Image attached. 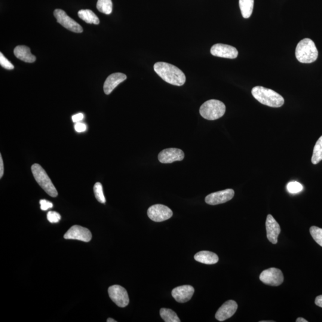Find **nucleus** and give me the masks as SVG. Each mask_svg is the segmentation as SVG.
Segmentation results:
<instances>
[{"instance_id": "11", "label": "nucleus", "mask_w": 322, "mask_h": 322, "mask_svg": "<svg viewBox=\"0 0 322 322\" xmlns=\"http://www.w3.org/2000/svg\"><path fill=\"white\" fill-rule=\"evenodd\" d=\"M64 238L88 242L91 241L92 235L88 229L80 226L75 225L71 227L64 234Z\"/></svg>"}, {"instance_id": "35", "label": "nucleus", "mask_w": 322, "mask_h": 322, "mask_svg": "<svg viewBox=\"0 0 322 322\" xmlns=\"http://www.w3.org/2000/svg\"><path fill=\"white\" fill-rule=\"evenodd\" d=\"M296 322H308V321L306 320L305 319L299 318L297 319Z\"/></svg>"}, {"instance_id": "29", "label": "nucleus", "mask_w": 322, "mask_h": 322, "mask_svg": "<svg viewBox=\"0 0 322 322\" xmlns=\"http://www.w3.org/2000/svg\"><path fill=\"white\" fill-rule=\"evenodd\" d=\"M60 219V215L55 211H49L47 214L48 222L51 223H57L59 222Z\"/></svg>"}, {"instance_id": "16", "label": "nucleus", "mask_w": 322, "mask_h": 322, "mask_svg": "<svg viewBox=\"0 0 322 322\" xmlns=\"http://www.w3.org/2000/svg\"><path fill=\"white\" fill-rule=\"evenodd\" d=\"M194 293V288L191 285H183V286L175 288L172 291L171 294L177 302L185 303L192 299Z\"/></svg>"}, {"instance_id": "19", "label": "nucleus", "mask_w": 322, "mask_h": 322, "mask_svg": "<svg viewBox=\"0 0 322 322\" xmlns=\"http://www.w3.org/2000/svg\"><path fill=\"white\" fill-rule=\"evenodd\" d=\"M194 259L199 263L205 265H214L219 262V257L216 254L210 251H202L195 254Z\"/></svg>"}, {"instance_id": "3", "label": "nucleus", "mask_w": 322, "mask_h": 322, "mask_svg": "<svg viewBox=\"0 0 322 322\" xmlns=\"http://www.w3.org/2000/svg\"><path fill=\"white\" fill-rule=\"evenodd\" d=\"M296 56L300 62L311 63L318 57V50L315 42L309 38H305L297 44Z\"/></svg>"}, {"instance_id": "4", "label": "nucleus", "mask_w": 322, "mask_h": 322, "mask_svg": "<svg viewBox=\"0 0 322 322\" xmlns=\"http://www.w3.org/2000/svg\"><path fill=\"white\" fill-rule=\"evenodd\" d=\"M226 106L220 100L211 99L207 101L199 109L201 115L208 120L213 121L222 118L225 115Z\"/></svg>"}, {"instance_id": "10", "label": "nucleus", "mask_w": 322, "mask_h": 322, "mask_svg": "<svg viewBox=\"0 0 322 322\" xmlns=\"http://www.w3.org/2000/svg\"><path fill=\"white\" fill-rule=\"evenodd\" d=\"M234 190L228 189L224 191L214 192L208 195L205 198V202L211 205H216L226 203L234 197Z\"/></svg>"}, {"instance_id": "34", "label": "nucleus", "mask_w": 322, "mask_h": 322, "mask_svg": "<svg viewBox=\"0 0 322 322\" xmlns=\"http://www.w3.org/2000/svg\"><path fill=\"white\" fill-rule=\"evenodd\" d=\"M315 304L317 306L322 308V295L319 296L316 298Z\"/></svg>"}, {"instance_id": "1", "label": "nucleus", "mask_w": 322, "mask_h": 322, "mask_svg": "<svg viewBox=\"0 0 322 322\" xmlns=\"http://www.w3.org/2000/svg\"><path fill=\"white\" fill-rule=\"evenodd\" d=\"M154 70L165 82L171 85L182 86L186 82V76L182 70L176 66L165 62L154 64Z\"/></svg>"}, {"instance_id": "20", "label": "nucleus", "mask_w": 322, "mask_h": 322, "mask_svg": "<svg viewBox=\"0 0 322 322\" xmlns=\"http://www.w3.org/2000/svg\"><path fill=\"white\" fill-rule=\"evenodd\" d=\"M254 0H239V4L242 16L245 19L250 17L253 13Z\"/></svg>"}, {"instance_id": "12", "label": "nucleus", "mask_w": 322, "mask_h": 322, "mask_svg": "<svg viewBox=\"0 0 322 322\" xmlns=\"http://www.w3.org/2000/svg\"><path fill=\"white\" fill-rule=\"evenodd\" d=\"M211 53L214 56L226 58V59H236L238 56V51L233 46L216 44L211 48Z\"/></svg>"}, {"instance_id": "32", "label": "nucleus", "mask_w": 322, "mask_h": 322, "mask_svg": "<svg viewBox=\"0 0 322 322\" xmlns=\"http://www.w3.org/2000/svg\"><path fill=\"white\" fill-rule=\"evenodd\" d=\"M84 115L82 113H79L72 116V121L76 123V122L82 121Z\"/></svg>"}, {"instance_id": "9", "label": "nucleus", "mask_w": 322, "mask_h": 322, "mask_svg": "<svg viewBox=\"0 0 322 322\" xmlns=\"http://www.w3.org/2000/svg\"><path fill=\"white\" fill-rule=\"evenodd\" d=\"M108 293L110 299L118 307L125 308L128 305L130 300L124 288L117 285H113L109 288Z\"/></svg>"}, {"instance_id": "15", "label": "nucleus", "mask_w": 322, "mask_h": 322, "mask_svg": "<svg viewBox=\"0 0 322 322\" xmlns=\"http://www.w3.org/2000/svg\"><path fill=\"white\" fill-rule=\"evenodd\" d=\"M238 305L234 300H229L224 303L218 310L216 314V320L223 322L231 318L234 315L238 309Z\"/></svg>"}, {"instance_id": "33", "label": "nucleus", "mask_w": 322, "mask_h": 322, "mask_svg": "<svg viewBox=\"0 0 322 322\" xmlns=\"http://www.w3.org/2000/svg\"><path fill=\"white\" fill-rule=\"evenodd\" d=\"M3 175H4V164H3L2 156L0 155V178L1 179Z\"/></svg>"}, {"instance_id": "22", "label": "nucleus", "mask_w": 322, "mask_h": 322, "mask_svg": "<svg viewBox=\"0 0 322 322\" xmlns=\"http://www.w3.org/2000/svg\"><path fill=\"white\" fill-rule=\"evenodd\" d=\"M322 160V136L318 139L314 147L312 158L313 164L317 165Z\"/></svg>"}, {"instance_id": "21", "label": "nucleus", "mask_w": 322, "mask_h": 322, "mask_svg": "<svg viewBox=\"0 0 322 322\" xmlns=\"http://www.w3.org/2000/svg\"><path fill=\"white\" fill-rule=\"evenodd\" d=\"M78 14L79 17L85 21L86 23L94 24H99L100 23L99 18L93 11L88 10V9L79 10Z\"/></svg>"}, {"instance_id": "7", "label": "nucleus", "mask_w": 322, "mask_h": 322, "mask_svg": "<svg viewBox=\"0 0 322 322\" xmlns=\"http://www.w3.org/2000/svg\"><path fill=\"white\" fill-rule=\"evenodd\" d=\"M260 279L264 284L278 287L283 283L284 278L280 269L272 268L262 272Z\"/></svg>"}, {"instance_id": "25", "label": "nucleus", "mask_w": 322, "mask_h": 322, "mask_svg": "<svg viewBox=\"0 0 322 322\" xmlns=\"http://www.w3.org/2000/svg\"><path fill=\"white\" fill-rule=\"evenodd\" d=\"M94 192L95 197H96L98 202H99L100 203L102 204L106 203V199L105 196H104L102 184L99 182H97L95 184L94 186Z\"/></svg>"}, {"instance_id": "24", "label": "nucleus", "mask_w": 322, "mask_h": 322, "mask_svg": "<svg viewBox=\"0 0 322 322\" xmlns=\"http://www.w3.org/2000/svg\"><path fill=\"white\" fill-rule=\"evenodd\" d=\"M112 0H98L97 8L101 13L110 14L112 11Z\"/></svg>"}, {"instance_id": "31", "label": "nucleus", "mask_w": 322, "mask_h": 322, "mask_svg": "<svg viewBox=\"0 0 322 322\" xmlns=\"http://www.w3.org/2000/svg\"><path fill=\"white\" fill-rule=\"evenodd\" d=\"M87 129V126L84 123H81V122H76L75 125V130L78 133H82L84 132Z\"/></svg>"}, {"instance_id": "28", "label": "nucleus", "mask_w": 322, "mask_h": 322, "mask_svg": "<svg viewBox=\"0 0 322 322\" xmlns=\"http://www.w3.org/2000/svg\"><path fill=\"white\" fill-rule=\"evenodd\" d=\"M0 64L5 69L12 70L14 69V66L7 58H5L2 53H0Z\"/></svg>"}, {"instance_id": "6", "label": "nucleus", "mask_w": 322, "mask_h": 322, "mask_svg": "<svg viewBox=\"0 0 322 322\" xmlns=\"http://www.w3.org/2000/svg\"><path fill=\"white\" fill-rule=\"evenodd\" d=\"M173 211L165 205H153L148 210V216L150 220L155 222H162L173 216Z\"/></svg>"}, {"instance_id": "13", "label": "nucleus", "mask_w": 322, "mask_h": 322, "mask_svg": "<svg viewBox=\"0 0 322 322\" xmlns=\"http://www.w3.org/2000/svg\"><path fill=\"white\" fill-rule=\"evenodd\" d=\"M185 158L182 150L177 148H168L162 150L159 153V162L163 164H171L176 161H181Z\"/></svg>"}, {"instance_id": "27", "label": "nucleus", "mask_w": 322, "mask_h": 322, "mask_svg": "<svg viewBox=\"0 0 322 322\" xmlns=\"http://www.w3.org/2000/svg\"><path fill=\"white\" fill-rule=\"evenodd\" d=\"M303 188L301 184L297 182H292L288 184L287 189L291 193H297L302 191Z\"/></svg>"}, {"instance_id": "17", "label": "nucleus", "mask_w": 322, "mask_h": 322, "mask_svg": "<svg viewBox=\"0 0 322 322\" xmlns=\"http://www.w3.org/2000/svg\"><path fill=\"white\" fill-rule=\"evenodd\" d=\"M127 79V76L124 73H114L107 77L103 85V90L107 95L110 94L112 91Z\"/></svg>"}, {"instance_id": "14", "label": "nucleus", "mask_w": 322, "mask_h": 322, "mask_svg": "<svg viewBox=\"0 0 322 322\" xmlns=\"http://www.w3.org/2000/svg\"><path fill=\"white\" fill-rule=\"evenodd\" d=\"M266 227L267 237H268L269 241L272 244H277L278 236L280 234L281 229L277 220L271 214H269L267 217Z\"/></svg>"}, {"instance_id": "18", "label": "nucleus", "mask_w": 322, "mask_h": 322, "mask_svg": "<svg viewBox=\"0 0 322 322\" xmlns=\"http://www.w3.org/2000/svg\"><path fill=\"white\" fill-rule=\"evenodd\" d=\"M14 54L18 59L26 63H33L36 57L30 52V48L25 45H18L14 50Z\"/></svg>"}, {"instance_id": "26", "label": "nucleus", "mask_w": 322, "mask_h": 322, "mask_svg": "<svg viewBox=\"0 0 322 322\" xmlns=\"http://www.w3.org/2000/svg\"><path fill=\"white\" fill-rule=\"evenodd\" d=\"M310 232L314 240L322 247V229L312 226L310 229Z\"/></svg>"}, {"instance_id": "5", "label": "nucleus", "mask_w": 322, "mask_h": 322, "mask_svg": "<svg viewBox=\"0 0 322 322\" xmlns=\"http://www.w3.org/2000/svg\"><path fill=\"white\" fill-rule=\"evenodd\" d=\"M33 176L39 186L51 197H56L58 193L45 171L40 165L35 164L31 167Z\"/></svg>"}, {"instance_id": "36", "label": "nucleus", "mask_w": 322, "mask_h": 322, "mask_svg": "<svg viewBox=\"0 0 322 322\" xmlns=\"http://www.w3.org/2000/svg\"><path fill=\"white\" fill-rule=\"evenodd\" d=\"M107 322H116V321L114 320H113V319L109 318L107 319Z\"/></svg>"}, {"instance_id": "2", "label": "nucleus", "mask_w": 322, "mask_h": 322, "mask_svg": "<svg viewBox=\"0 0 322 322\" xmlns=\"http://www.w3.org/2000/svg\"><path fill=\"white\" fill-rule=\"evenodd\" d=\"M251 93L253 97L263 105L272 107H280L284 105V97L271 89L257 86L252 89Z\"/></svg>"}, {"instance_id": "8", "label": "nucleus", "mask_w": 322, "mask_h": 322, "mask_svg": "<svg viewBox=\"0 0 322 322\" xmlns=\"http://www.w3.org/2000/svg\"><path fill=\"white\" fill-rule=\"evenodd\" d=\"M54 16L56 17L58 23L62 24L63 27L70 31L76 33H81L83 31V29L80 24L72 19L71 17L67 16L66 12L61 9L55 10Z\"/></svg>"}, {"instance_id": "30", "label": "nucleus", "mask_w": 322, "mask_h": 322, "mask_svg": "<svg viewBox=\"0 0 322 322\" xmlns=\"http://www.w3.org/2000/svg\"><path fill=\"white\" fill-rule=\"evenodd\" d=\"M39 204H40L41 209L42 211H46L53 207V204L50 202L45 200V199H42V200H40V201H39Z\"/></svg>"}, {"instance_id": "23", "label": "nucleus", "mask_w": 322, "mask_h": 322, "mask_svg": "<svg viewBox=\"0 0 322 322\" xmlns=\"http://www.w3.org/2000/svg\"><path fill=\"white\" fill-rule=\"evenodd\" d=\"M160 315L165 322H180L178 316L173 311L169 309L162 308L160 310Z\"/></svg>"}]
</instances>
